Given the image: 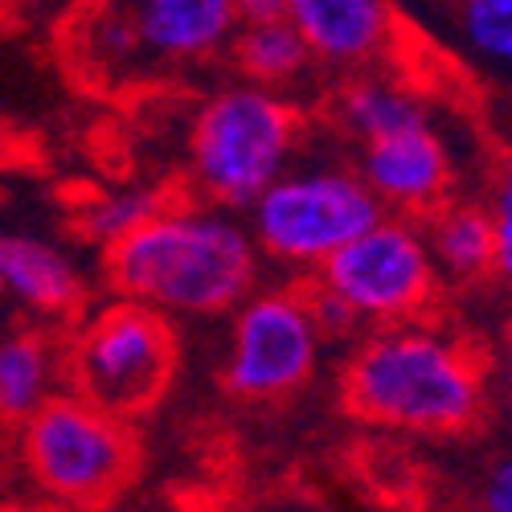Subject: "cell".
Instances as JSON below:
<instances>
[{"mask_svg":"<svg viewBox=\"0 0 512 512\" xmlns=\"http://www.w3.org/2000/svg\"><path fill=\"white\" fill-rule=\"evenodd\" d=\"M62 349L66 390L127 422L156 410L181 369V336L173 316L123 295L99 304L95 312H82L70 324Z\"/></svg>","mask_w":512,"mask_h":512,"instance_id":"5","label":"cell"},{"mask_svg":"<svg viewBox=\"0 0 512 512\" xmlns=\"http://www.w3.org/2000/svg\"><path fill=\"white\" fill-rule=\"evenodd\" d=\"M0 21H5V5H0Z\"/></svg>","mask_w":512,"mask_h":512,"instance_id":"24","label":"cell"},{"mask_svg":"<svg viewBox=\"0 0 512 512\" xmlns=\"http://www.w3.org/2000/svg\"><path fill=\"white\" fill-rule=\"evenodd\" d=\"M242 21H267V17H283V0H234Z\"/></svg>","mask_w":512,"mask_h":512,"instance_id":"22","label":"cell"},{"mask_svg":"<svg viewBox=\"0 0 512 512\" xmlns=\"http://www.w3.org/2000/svg\"><path fill=\"white\" fill-rule=\"evenodd\" d=\"M488 394V353L431 316L369 328L340 369V402L353 418L422 439H451L480 426Z\"/></svg>","mask_w":512,"mask_h":512,"instance_id":"1","label":"cell"},{"mask_svg":"<svg viewBox=\"0 0 512 512\" xmlns=\"http://www.w3.org/2000/svg\"><path fill=\"white\" fill-rule=\"evenodd\" d=\"M230 62L238 66L242 78L287 91L291 82L304 78V70L312 66V54L304 46L300 29H295L287 17H267V21H242L238 25V33L230 41Z\"/></svg>","mask_w":512,"mask_h":512,"instance_id":"15","label":"cell"},{"mask_svg":"<svg viewBox=\"0 0 512 512\" xmlns=\"http://www.w3.org/2000/svg\"><path fill=\"white\" fill-rule=\"evenodd\" d=\"M357 173L373 189L381 209L418 222L431 218L447 197H455V152L431 115L402 132L361 144Z\"/></svg>","mask_w":512,"mask_h":512,"instance_id":"10","label":"cell"},{"mask_svg":"<svg viewBox=\"0 0 512 512\" xmlns=\"http://www.w3.org/2000/svg\"><path fill=\"white\" fill-rule=\"evenodd\" d=\"M107 287L173 320L230 316L259 287L263 254L234 209L168 197L144 226L103 250Z\"/></svg>","mask_w":512,"mask_h":512,"instance_id":"2","label":"cell"},{"mask_svg":"<svg viewBox=\"0 0 512 512\" xmlns=\"http://www.w3.org/2000/svg\"><path fill=\"white\" fill-rule=\"evenodd\" d=\"M336 115L357 144H369L390 132H402L410 123H422L431 111H426V103L410 87H402V82L381 78V74H357L349 87L340 91Z\"/></svg>","mask_w":512,"mask_h":512,"instance_id":"16","label":"cell"},{"mask_svg":"<svg viewBox=\"0 0 512 512\" xmlns=\"http://www.w3.org/2000/svg\"><path fill=\"white\" fill-rule=\"evenodd\" d=\"M300 512H324V508H300Z\"/></svg>","mask_w":512,"mask_h":512,"instance_id":"23","label":"cell"},{"mask_svg":"<svg viewBox=\"0 0 512 512\" xmlns=\"http://www.w3.org/2000/svg\"><path fill=\"white\" fill-rule=\"evenodd\" d=\"M58 390H66V349L50 324L0 336V426H21Z\"/></svg>","mask_w":512,"mask_h":512,"instance_id":"13","label":"cell"},{"mask_svg":"<svg viewBox=\"0 0 512 512\" xmlns=\"http://www.w3.org/2000/svg\"><path fill=\"white\" fill-rule=\"evenodd\" d=\"M17 431L29 480L74 508L107 504L132 484L140 467L136 426L74 390H58Z\"/></svg>","mask_w":512,"mask_h":512,"instance_id":"7","label":"cell"},{"mask_svg":"<svg viewBox=\"0 0 512 512\" xmlns=\"http://www.w3.org/2000/svg\"><path fill=\"white\" fill-rule=\"evenodd\" d=\"M308 283L345 308L357 332H369L431 316L443 275L422 222L381 213L369 230L320 263Z\"/></svg>","mask_w":512,"mask_h":512,"instance_id":"8","label":"cell"},{"mask_svg":"<svg viewBox=\"0 0 512 512\" xmlns=\"http://www.w3.org/2000/svg\"><path fill=\"white\" fill-rule=\"evenodd\" d=\"M492 369H496L500 398H504V406H508V414H512V324H508V328H504V336H500V349H496Z\"/></svg>","mask_w":512,"mask_h":512,"instance_id":"21","label":"cell"},{"mask_svg":"<svg viewBox=\"0 0 512 512\" xmlns=\"http://www.w3.org/2000/svg\"><path fill=\"white\" fill-rule=\"evenodd\" d=\"M283 17L300 29L312 62L365 70L394 41L390 0H283Z\"/></svg>","mask_w":512,"mask_h":512,"instance_id":"12","label":"cell"},{"mask_svg":"<svg viewBox=\"0 0 512 512\" xmlns=\"http://www.w3.org/2000/svg\"><path fill=\"white\" fill-rule=\"evenodd\" d=\"M476 508L480 512H512V451L500 455L484 472L480 492H476Z\"/></svg>","mask_w":512,"mask_h":512,"instance_id":"20","label":"cell"},{"mask_svg":"<svg viewBox=\"0 0 512 512\" xmlns=\"http://www.w3.org/2000/svg\"><path fill=\"white\" fill-rule=\"evenodd\" d=\"M324 340L308 283L254 287L230 312L222 386L230 398L254 406L287 402L316 377Z\"/></svg>","mask_w":512,"mask_h":512,"instance_id":"9","label":"cell"},{"mask_svg":"<svg viewBox=\"0 0 512 512\" xmlns=\"http://www.w3.org/2000/svg\"><path fill=\"white\" fill-rule=\"evenodd\" d=\"M0 291L37 320V324H74L87 312V275L74 254L46 234L0 226Z\"/></svg>","mask_w":512,"mask_h":512,"instance_id":"11","label":"cell"},{"mask_svg":"<svg viewBox=\"0 0 512 512\" xmlns=\"http://www.w3.org/2000/svg\"><path fill=\"white\" fill-rule=\"evenodd\" d=\"M484 201H488L492 226H496V275L492 279L512 291V152H504L496 160Z\"/></svg>","mask_w":512,"mask_h":512,"instance_id":"19","label":"cell"},{"mask_svg":"<svg viewBox=\"0 0 512 512\" xmlns=\"http://www.w3.org/2000/svg\"><path fill=\"white\" fill-rule=\"evenodd\" d=\"M422 230L443 279L472 287L496 275V226L484 197H447Z\"/></svg>","mask_w":512,"mask_h":512,"instance_id":"14","label":"cell"},{"mask_svg":"<svg viewBox=\"0 0 512 512\" xmlns=\"http://www.w3.org/2000/svg\"><path fill=\"white\" fill-rule=\"evenodd\" d=\"M242 213L263 259L308 279L386 209L357 168L291 160Z\"/></svg>","mask_w":512,"mask_h":512,"instance_id":"6","label":"cell"},{"mask_svg":"<svg viewBox=\"0 0 512 512\" xmlns=\"http://www.w3.org/2000/svg\"><path fill=\"white\" fill-rule=\"evenodd\" d=\"M242 17L234 0H78L62 50L87 87H152L230 54Z\"/></svg>","mask_w":512,"mask_h":512,"instance_id":"3","label":"cell"},{"mask_svg":"<svg viewBox=\"0 0 512 512\" xmlns=\"http://www.w3.org/2000/svg\"><path fill=\"white\" fill-rule=\"evenodd\" d=\"M164 201H168V193L156 189V185H107V189H91V193H82L70 205V226H74V234L87 246L107 250L119 238L132 234L136 226H144Z\"/></svg>","mask_w":512,"mask_h":512,"instance_id":"17","label":"cell"},{"mask_svg":"<svg viewBox=\"0 0 512 512\" xmlns=\"http://www.w3.org/2000/svg\"><path fill=\"white\" fill-rule=\"evenodd\" d=\"M459 37L492 66H512V0H459Z\"/></svg>","mask_w":512,"mask_h":512,"instance_id":"18","label":"cell"},{"mask_svg":"<svg viewBox=\"0 0 512 512\" xmlns=\"http://www.w3.org/2000/svg\"><path fill=\"white\" fill-rule=\"evenodd\" d=\"M304 140V111L287 91L263 82H226L209 91L189 123V185L193 197L246 209L283 168L295 160Z\"/></svg>","mask_w":512,"mask_h":512,"instance_id":"4","label":"cell"}]
</instances>
